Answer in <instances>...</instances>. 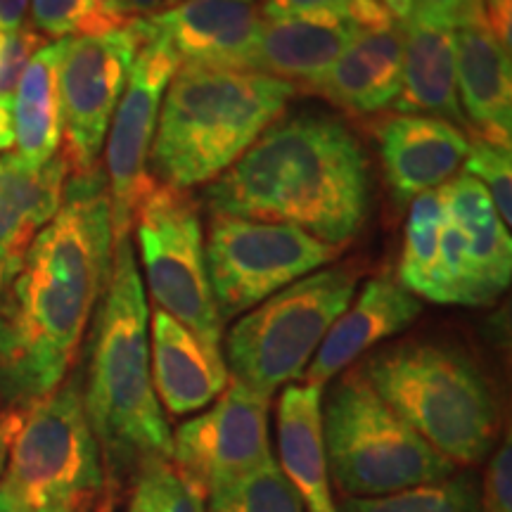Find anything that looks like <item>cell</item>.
<instances>
[{
	"mask_svg": "<svg viewBox=\"0 0 512 512\" xmlns=\"http://www.w3.org/2000/svg\"><path fill=\"white\" fill-rule=\"evenodd\" d=\"M422 304L403 287L399 280L377 275L370 278L358 292L354 304L342 311L313 356L311 366L304 370L306 384L325 387L344 368L358 361L363 354L399 335L420 316Z\"/></svg>",
	"mask_w": 512,
	"mask_h": 512,
	"instance_id": "cell-17",
	"label": "cell"
},
{
	"mask_svg": "<svg viewBox=\"0 0 512 512\" xmlns=\"http://www.w3.org/2000/svg\"><path fill=\"white\" fill-rule=\"evenodd\" d=\"M3 479L31 512L46 505L76 512L100 494L105 467L83 408L79 377L27 408Z\"/></svg>",
	"mask_w": 512,
	"mask_h": 512,
	"instance_id": "cell-8",
	"label": "cell"
},
{
	"mask_svg": "<svg viewBox=\"0 0 512 512\" xmlns=\"http://www.w3.org/2000/svg\"><path fill=\"white\" fill-rule=\"evenodd\" d=\"M117 15L124 19V22H131V19L138 17H150L159 12L166 5L176 3V0H112Z\"/></svg>",
	"mask_w": 512,
	"mask_h": 512,
	"instance_id": "cell-38",
	"label": "cell"
},
{
	"mask_svg": "<svg viewBox=\"0 0 512 512\" xmlns=\"http://www.w3.org/2000/svg\"><path fill=\"white\" fill-rule=\"evenodd\" d=\"M46 43L48 38L38 34L36 29H31L29 24H22L19 29L5 34L3 55H0V95H5V98L15 95L19 76L24 74L31 57Z\"/></svg>",
	"mask_w": 512,
	"mask_h": 512,
	"instance_id": "cell-33",
	"label": "cell"
},
{
	"mask_svg": "<svg viewBox=\"0 0 512 512\" xmlns=\"http://www.w3.org/2000/svg\"><path fill=\"white\" fill-rule=\"evenodd\" d=\"M482 8L486 29L512 55V0H482Z\"/></svg>",
	"mask_w": 512,
	"mask_h": 512,
	"instance_id": "cell-36",
	"label": "cell"
},
{
	"mask_svg": "<svg viewBox=\"0 0 512 512\" xmlns=\"http://www.w3.org/2000/svg\"><path fill=\"white\" fill-rule=\"evenodd\" d=\"M370 200L366 150L325 110L280 114L204 188L211 214L292 226L342 249L366 226Z\"/></svg>",
	"mask_w": 512,
	"mask_h": 512,
	"instance_id": "cell-2",
	"label": "cell"
},
{
	"mask_svg": "<svg viewBox=\"0 0 512 512\" xmlns=\"http://www.w3.org/2000/svg\"><path fill=\"white\" fill-rule=\"evenodd\" d=\"M399 24L463 29L484 24L482 0H384Z\"/></svg>",
	"mask_w": 512,
	"mask_h": 512,
	"instance_id": "cell-32",
	"label": "cell"
},
{
	"mask_svg": "<svg viewBox=\"0 0 512 512\" xmlns=\"http://www.w3.org/2000/svg\"><path fill=\"white\" fill-rule=\"evenodd\" d=\"M323 437L328 472L351 498L399 494L453 477V465L375 394L361 370L330 389Z\"/></svg>",
	"mask_w": 512,
	"mask_h": 512,
	"instance_id": "cell-6",
	"label": "cell"
},
{
	"mask_svg": "<svg viewBox=\"0 0 512 512\" xmlns=\"http://www.w3.org/2000/svg\"><path fill=\"white\" fill-rule=\"evenodd\" d=\"M375 394L413 427L441 458L477 465L501 430V408L482 370L444 342H401L363 363Z\"/></svg>",
	"mask_w": 512,
	"mask_h": 512,
	"instance_id": "cell-5",
	"label": "cell"
},
{
	"mask_svg": "<svg viewBox=\"0 0 512 512\" xmlns=\"http://www.w3.org/2000/svg\"><path fill=\"white\" fill-rule=\"evenodd\" d=\"M394 22L384 0H361L347 10L266 19L245 69L290 83H309L330 69L366 31L392 27Z\"/></svg>",
	"mask_w": 512,
	"mask_h": 512,
	"instance_id": "cell-14",
	"label": "cell"
},
{
	"mask_svg": "<svg viewBox=\"0 0 512 512\" xmlns=\"http://www.w3.org/2000/svg\"><path fill=\"white\" fill-rule=\"evenodd\" d=\"M34 512H72V510L64 508V505H46V508H38Z\"/></svg>",
	"mask_w": 512,
	"mask_h": 512,
	"instance_id": "cell-42",
	"label": "cell"
},
{
	"mask_svg": "<svg viewBox=\"0 0 512 512\" xmlns=\"http://www.w3.org/2000/svg\"><path fill=\"white\" fill-rule=\"evenodd\" d=\"M145 19L181 64L221 69H245L266 22L259 0H176Z\"/></svg>",
	"mask_w": 512,
	"mask_h": 512,
	"instance_id": "cell-15",
	"label": "cell"
},
{
	"mask_svg": "<svg viewBox=\"0 0 512 512\" xmlns=\"http://www.w3.org/2000/svg\"><path fill=\"white\" fill-rule=\"evenodd\" d=\"M112 211L100 166L69 174L62 204L0 299V401L27 411L64 382L112 271Z\"/></svg>",
	"mask_w": 512,
	"mask_h": 512,
	"instance_id": "cell-1",
	"label": "cell"
},
{
	"mask_svg": "<svg viewBox=\"0 0 512 512\" xmlns=\"http://www.w3.org/2000/svg\"><path fill=\"white\" fill-rule=\"evenodd\" d=\"M31 29L46 38L98 36L126 27L112 0H29Z\"/></svg>",
	"mask_w": 512,
	"mask_h": 512,
	"instance_id": "cell-28",
	"label": "cell"
},
{
	"mask_svg": "<svg viewBox=\"0 0 512 512\" xmlns=\"http://www.w3.org/2000/svg\"><path fill=\"white\" fill-rule=\"evenodd\" d=\"M294 83L247 69L181 64L166 86L150 166L159 183H211L245 155L294 95Z\"/></svg>",
	"mask_w": 512,
	"mask_h": 512,
	"instance_id": "cell-4",
	"label": "cell"
},
{
	"mask_svg": "<svg viewBox=\"0 0 512 512\" xmlns=\"http://www.w3.org/2000/svg\"><path fill=\"white\" fill-rule=\"evenodd\" d=\"M403 27V76L401 91L392 102L399 114L444 119L465 126L458 100L456 38L453 29L430 24Z\"/></svg>",
	"mask_w": 512,
	"mask_h": 512,
	"instance_id": "cell-23",
	"label": "cell"
},
{
	"mask_svg": "<svg viewBox=\"0 0 512 512\" xmlns=\"http://www.w3.org/2000/svg\"><path fill=\"white\" fill-rule=\"evenodd\" d=\"M0 512H31L27 505L22 503V498L5 484V479H0Z\"/></svg>",
	"mask_w": 512,
	"mask_h": 512,
	"instance_id": "cell-41",
	"label": "cell"
},
{
	"mask_svg": "<svg viewBox=\"0 0 512 512\" xmlns=\"http://www.w3.org/2000/svg\"><path fill=\"white\" fill-rule=\"evenodd\" d=\"M64 38L48 41L19 76L12 95V126L17 155L31 166L50 162L62 145V110L57 67Z\"/></svg>",
	"mask_w": 512,
	"mask_h": 512,
	"instance_id": "cell-25",
	"label": "cell"
},
{
	"mask_svg": "<svg viewBox=\"0 0 512 512\" xmlns=\"http://www.w3.org/2000/svg\"><path fill=\"white\" fill-rule=\"evenodd\" d=\"M458 100L472 136L510 150L512 64L486 24L453 31Z\"/></svg>",
	"mask_w": 512,
	"mask_h": 512,
	"instance_id": "cell-20",
	"label": "cell"
},
{
	"mask_svg": "<svg viewBox=\"0 0 512 512\" xmlns=\"http://www.w3.org/2000/svg\"><path fill=\"white\" fill-rule=\"evenodd\" d=\"M337 512H482L475 479L460 475L377 498H347Z\"/></svg>",
	"mask_w": 512,
	"mask_h": 512,
	"instance_id": "cell-27",
	"label": "cell"
},
{
	"mask_svg": "<svg viewBox=\"0 0 512 512\" xmlns=\"http://www.w3.org/2000/svg\"><path fill=\"white\" fill-rule=\"evenodd\" d=\"M280 472L309 512H337L323 437V387L287 384L278 399Z\"/></svg>",
	"mask_w": 512,
	"mask_h": 512,
	"instance_id": "cell-22",
	"label": "cell"
},
{
	"mask_svg": "<svg viewBox=\"0 0 512 512\" xmlns=\"http://www.w3.org/2000/svg\"><path fill=\"white\" fill-rule=\"evenodd\" d=\"M207 512H304V505L273 460L240 482L216 489Z\"/></svg>",
	"mask_w": 512,
	"mask_h": 512,
	"instance_id": "cell-29",
	"label": "cell"
},
{
	"mask_svg": "<svg viewBox=\"0 0 512 512\" xmlns=\"http://www.w3.org/2000/svg\"><path fill=\"white\" fill-rule=\"evenodd\" d=\"M143 29V46L133 60L128 83L114 110L110 131H107V192H110L112 211V240L131 235V219L138 197L143 195L150 174L152 140H155L159 107L166 86L174 79L181 60L164 36L138 17Z\"/></svg>",
	"mask_w": 512,
	"mask_h": 512,
	"instance_id": "cell-13",
	"label": "cell"
},
{
	"mask_svg": "<svg viewBox=\"0 0 512 512\" xmlns=\"http://www.w3.org/2000/svg\"><path fill=\"white\" fill-rule=\"evenodd\" d=\"M356 283L358 273L351 266L320 268L242 313L226 337L235 380L264 396L299 380L332 323L354 299Z\"/></svg>",
	"mask_w": 512,
	"mask_h": 512,
	"instance_id": "cell-7",
	"label": "cell"
},
{
	"mask_svg": "<svg viewBox=\"0 0 512 512\" xmlns=\"http://www.w3.org/2000/svg\"><path fill=\"white\" fill-rule=\"evenodd\" d=\"M441 195L448 216L460 223L470 240V259L484 306L496 302L508 290L512 275L510 228L501 221L484 185L465 171L451 178Z\"/></svg>",
	"mask_w": 512,
	"mask_h": 512,
	"instance_id": "cell-24",
	"label": "cell"
},
{
	"mask_svg": "<svg viewBox=\"0 0 512 512\" xmlns=\"http://www.w3.org/2000/svg\"><path fill=\"white\" fill-rule=\"evenodd\" d=\"M380 155L396 202H413L427 190H439L460 174L470 138L444 119L396 114L377 126Z\"/></svg>",
	"mask_w": 512,
	"mask_h": 512,
	"instance_id": "cell-16",
	"label": "cell"
},
{
	"mask_svg": "<svg viewBox=\"0 0 512 512\" xmlns=\"http://www.w3.org/2000/svg\"><path fill=\"white\" fill-rule=\"evenodd\" d=\"M403 27L366 31L318 79L306 83L313 93L354 114H373L389 107L401 91Z\"/></svg>",
	"mask_w": 512,
	"mask_h": 512,
	"instance_id": "cell-21",
	"label": "cell"
},
{
	"mask_svg": "<svg viewBox=\"0 0 512 512\" xmlns=\"http://www.w3.org/2000/svg\"><path fill=\"white\" fill-rule=\"evenodd\" d=\"M342 247L292 226L211 214L204 264L221 323L332 264Z\"/></svg>",
	"mask_w": 512,
	"mask_h": 512,
	"instance_id": "cell-10",
	"label": "cell"
},
{
	"mask_svg": "<svg viewBox=\"0 0 512 512\" xmlns=\"http://www.w3.org/2000/svg\"><path fill=\"white\" fill-rule=\"evenodd\" d=\"M131 226L136 228L147 290L157 309L169 313L209 347H219L223 323L204 264L195 197L150 178L133 209Z\"/></svg>",
	"mask_w": 512,
	"mask_h": 512,
	"instance_id": "cell-9",
	"label": "cell"
},
{
	"mask_svg": "<svg viewBox=\"0 0 512 512\" xmlns=\"http://www.w3.org/2000/svg\"><path fill=\"white\" fill-rule=\"evenodd\" d=\"M131 512H207L204 498L188 486L171 460H147L140 465Z\"/></svg>",
	"mask_w": 512,
	"mask_h": 512,
	"instance_id": "cell-30",
	"label": "cell"
},
{
	"mask_svg": "<svg viewBox=\"0 0 512 512\" xmlns=\"http://www.w3.org/2000/svg\"><path fill=\"white\" fill-rule=\"evenodd\" d=\"M15 145V126H12V98L0 95V155Z\"/></svg>",
	"mask_w": 512,
	"mask_h": 512,
	"instance_id": "cell-40",
	"label": "cell"
},
{
	"mask_svg": "<svg viewBox=\"0 0 512 512\" xmlns=\"http://www.w3.org/2000/svg\"><path fill=\"white\" fill-rule=\"evenodd\" d=\"M140 46L143 29L138 19L107 34L64 38L57 83L64 140L60 155L69 174H86L98 166Z\"/></svg>",
	"mask_w": 512,
	"mask_h": 512,
	"instance_id": "cell-11",
	"label": "cell"
},
{
	"mask_svg": "<svg viewBox=\"0 0 512 512\" xmlns=\"http://www.w3.org/2000/svg\"><path fill=\"white\" fill-rule=\"evenodd\" d=\"M482 512H512V453L510 439L489 463L482 494Z\"/></svg>",
	"mask_w": 512,
	"mask_h": 512,
	"instance_id": "cell-34",
	"label": "cell"
},
{
	"mask_svg": "<svg viewBox=\"0 0 512 512\" xmlns=\"http://www.w3.org/2000/svg\"><path fill=\"white\" fill-rule=\"evenodd\" d=\"M150 370L157 399L171 415L202 411L230 382L219 347H209L159 309L152 313L150 325Z\"/></svg>",
	"mask_w": 512,
	"mask_h": 512,
	"instance_id": "cell-19",
	"label": "cell"
},
{
	"mask_svg": "<svg viewBox=\"0 0 512 512\" xmlns=\"http://www.w3.org/2000/svg\"><path fill=\"white\" fill-rule=\"evenodd\" d=\"M512 159L510 150L491 145L482 138L472 136L470 152L465 159V174L477 178L489 192L491 202L501 216V221L510 228L512 223Z\"/></svg>",
	"mask_w": 512,
	"mask_h": 512,
	"instance_id": "cell-31",
	"label": "cell"
},
{
	"mask_svg": "<svg viewBox=\"0 0 512 512\" xmlns=\"http://www.w3.org/2000/svg\"><path fill=\"white\" fill-rule=\"evenodd\" d=\"M69 166L57 155L31 166L17 152L0 155V299L10 290L31 242L62 204Z\"/></svg>",
	"mask_w": 512,
	"mask_h": 512,
	"instance_id": "cell-18",
	"label": "cell"
},
{
	"mask_svg": "<svg viewBox=\"0 0 512 512\" xmlns=\"http://www.w3.org/2000/svg\"><path fill=\"white\" fill-rule=\"evenodd\" d=\"M271 396L230 380L219 401L171 434V465L202 498L273 463Z\"/></svg>",
	"mask_w": 512,
	"mask_h": 512,
	"instance_id": "cell-12",
	"label": "cell"
},
{
	"mask_svg": "<svg viewBox=\"0 0 512 512\" xmlns=\"http://www.w3.org/2000/svg\"><path fill=\"white\" fill-rule=\"evenodd\" d=\"M22 420L24 411H19V408H5V411H0V475H3L5 465H8L10 446L17 437L19 427H22Z\"/></svg>",
	"mask_w": 512,
	"mask_h": 512,
	"instance_id": "cell-37",
	"label": "cell"
},
{
	"mask_svg": "<svg viewBox=\"0 0 512 512\" xmlns=\"http://www.w3.org/2000/svg\"><path fill=\"white\" fill-rule=\"evenodd\" d=\"M81 394L110 470L171 460L174 441L152 384L147 302L131 235L114 240L110 280L93 313Z\"/></svg>",
	"mask_w": 512,
	"mask_h": 512,
	"instance_id": "cell-3",
	"label": "cell"
},
{
	"mask_svg": "<svg viewBox=\"0 0 512 512\" xmlns=\"http://www.w3.org/2000/svg\"><path fill=\"white\" fill-rule=\"evenodd\" d=\"M261 15L264 19H280L292 15H304V12L320 10H347L361 0H259Z\"/></svg>",
	"mask_w": 512,
	"mask_h": 512,
	"instance_id": "cell-35",
	"label": "cell"
},
{
	"mask_svg": "<svg viewBox=\"0 0 512 512\" xmlns=\"http://www.w3.org/2000/svg\"><path fill=\"white\" fill-rule=\"evenodd\" d=\"M29 0H0V31L10 34L19 29L27 17Z\"/></svg>",
	"mask_w": 512,
	"mask_h": 512,
	"instance_id": "cell-39",
	"label": "cell"
},
{
	"mask_svg": "<svg viewBox=\"0 0 512 512\" xmlns=\"http://www.w3.org/2000/svg\"><path fill=\"white\" fill-rule=\"evenodd\" d=\"M444 221L446 202L441 188L422 192L411 202L399 264V283L415 297H427L430 292Z\"/></svg>",
	"mask_w": 512,
	"mask_h": 512,
	"instance_id": "cell-26",
	"label": "cell"
}]
</instances>
